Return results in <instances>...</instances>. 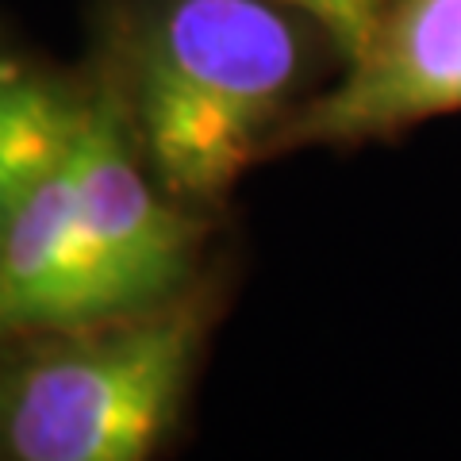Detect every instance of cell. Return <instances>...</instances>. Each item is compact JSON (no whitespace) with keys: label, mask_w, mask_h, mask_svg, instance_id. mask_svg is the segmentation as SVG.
<instances>
[{"label":"cell","mask_w":461,"mask_h":461,"mask_svg":"<svg viewBox=\"0 0 461 461\" xmlns=\"http://www.w3.org/2000/svg\"><path fill=\"white\" fill-rule=\"evenodd\" d=\"M277 5L304 12V16L330 39V47L350 62V58H357V50L369 42L388 0H277Z\"/></svg>","instance_id":"cell-6"},{"label":"cell","mask_w":461,"mask_h":461,"mask_svg":"<svg viewBox=\"0 0 461 461\" xmlns=\"http://www.w3.org/2000/svg\"><path fill=\"white\" fill-rule=\"evenodd\" d=\"M304 35L277 0H169L139 47L135 115L150 173L215 200L285 127Z\"/></svg>","instance_id":"cell-2"},{"label":"cell","mask_w":461,"mask_h":461,"mask_svg":"<svg viewBox=\"0 0 461 461\" xmlns=\"http://www.w3.org/2000/svg\"><path fill=\"white\" fill-rule=\"evenodd\" d=\"M196 223L142 169L120 104H85L69 150L0 239V339L69 335L181 296Z\"/></svg>","instance_id":"cell-1"},{"label":"cell","mask_w":461,"mask_h":461,"mask_svg":"<svg viewBox=\"0 0 461 461\" xmlns=\"http://www.w3.org/2000/svg\"><path fill=\"white\" fill-rule=\"evenodd\" d=\"M81 120L85 104L47 77L0 69V239L35 185L69 150Z\"/></svg>","instance_id":"cell-5"},{"label":"cell","mask_w":461,"mask_h":461,"mask_svg":"<svg viewBox=\"0 0 461 461\" xmlns=\"http://www.w3.org/2000/svg\"><path fill=\"white\" fill-rule=\"evenodd\" d=\"M461 112V0H388L346 74L285 120L273 147H346Z\"/></svg>","instance_id":"cell-4"},{"label":"cell","mask_w":461,"mask_h":461,"mask_svg":"<svg viewBox=\"0 0 461 461\" xmlns=\"http://www.w3.org/2000/svg\"><path fill=\"white\" fill-rule=\"evenodd\" d=\"M208 312L200 296L54 335L0 381V461H150L177 420Z\"/></svg>","instance_id":"cell-3"}]
</instances>
